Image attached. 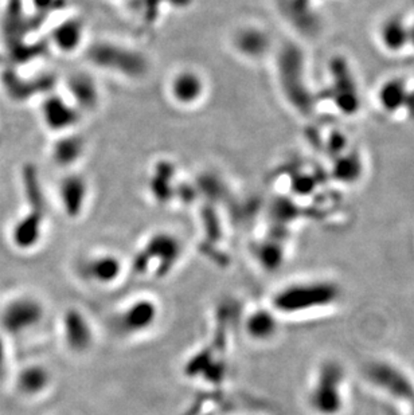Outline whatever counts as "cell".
Returning <instances> with one entry per match:
<instances>
[{
	"instance_id": "6da1fadb",
	"label": "cell",
	"mask_w": 414,
	"mask_h": 415,
	"mask_svg": "<svg viewBox=\"0 0 414 415\" xmlns=\"http://www.w3.org/2000/svg\"><path fill=\"white\" fill-rule=\"evenodd\" d=\"M341 285L329 278H300L281 285L269 298L280 317H304L335 308L341 303Z\"/></svg>"
},
{
	"instance_id": "7a4b0ae2",
	"label": "cell",
	"mask_w": 414,
	"mask_h": 415,
	"mask_svg": "<svg viewBox=\"0 0 414 415\" xmlns=\"http://www.w3.org/2000/svg\"><path fill=\"white\" fill-rule=\"evenodd\" d=\"M347 377L341 363L326 360L315 369L305 404L314 415H341L347 407Z\"/></svg>"
},
{
	"instance_id": "3957f363",
	"label": "cell",
	"mask_w": 414,
	"mask_h": 415,
	"mask_svg": "<svg viewBox=\"0 0 414 415\" xmlns=\"http://www.w3.org/2000/svg\"><path fill=\"white\" fill-rule=\"evenodd\" d=\"M161 317V307L155 297H132L115 310L112 328L122 339H139L154 331Z\"/></svg>"
},
{
	"instance_id": "277c9868",
	"label": "cell",
	"mask_w": 414,
	"mask_h": 415,
	"mask_svg": "<svg viewBox=\"0 0 414 415\" xmlns=\"http://www.w3.org/2000/svg\"><path fill=\"white\" fill-rule=\"evenodd\" d=\"M182 258V245L171 234H156L149 238L143 249L134 256L132 270L149 280H164L174 272Z\"/></svg>"
},
{
	"instance_id": "5b68a950",
	"label": "cell",
	"mask_w": 414,
	"mask_h": 415,
	"mask_svg": "<svg viewBox=\"0 0 414 415\" xmlns=\"http://www.w3.org/2000/svg\"><path fill=\"white\" fill-rule=\"evenodd\" d=\"M60 336L68 354L85 356L97 343V331L87 312L80 307H68L60 319Z\"/></svg>"
},
{
	"instance_id": "8992f818",
	"label": "cell",
	"mask_w": 414,
	"mask_h": 415,
	"mask_svg": "<svg viewBox=\"0 0 414 415\" xmlns=\"http://www.w3.org/2000/svg\"><path fill=\"white\" fill-rule=\"evenodd\" d=\"M74 270L83 283L107 289L122 281L125 263L117 254L96 251L83 256L75 263Z\"/></svg>"
},
{
	"instance_id": "52a82bcc",
	"label": "cell",
	"mask_w": 414,
	"mask_h": 415,
	"mask_svg": "<svg viewBox=\"0 0 414 415\" xmlns=\"http://www.w3.org/2000/svg\"><path fill=\"white\" fill-rule=\"evenodd\" d=\"M365 377L377 389L389 392L393 398L414 404V379L393 363L383 360L371 362L366 366Z\"/></svg>"
},
{
	"instance_id": "ba28073f",
	"label": "cell",
	"mask_w": 414,
	"mask_h": 415,
	"mask_svg": "<svg viewBox=\"0 0 414 415\" xmlns=\"http://www.w3.org/2000/svg\"><path fill=\"white\" fill-rule=\"evenodd\" d=\"M329 95L327 98L332 101L334 107H336L341 113L354 115L359 110V93L347 62L341 60H334L331 62Z\"/></svg>"
},
{
	"instance_id": "9c48e42d",
	"label": "cell",
	"mask_w": 414,
	"mask_h": 415,
	"mask_svg": "<svg viewBox=\"0 0 414 415\" xmlns=\"http://www.w3.org/2000/svg\"><path fill=\"white\" fill-rule=\"evenodd\" d=\"M46 309L36 297H19L11 301L3 313V325L10 333L28 332L43 321Z\"/></svg>"
},
{
	"instance_id": "30bf717a",
	"label": "cell",
	"mask_w": 414,
	"mask_h": 415,
	"mask_svg": "<svg viewBox=\"0 0 414 415\" xmlns=\"http://www.w3.org/2000/svg\"><path fill=\"white\" fill-rule=\"evenodd\" d=\"M281 317L270 307L249 309L243 317V330L246 337L257 343L265 345L273 342L281 330Z\"/></svg>"
},
{
	"instance_id": "8fae6325",
	"label": "cell",
	"mask_w": 414,
	"mask_h": 415,
	"mask_svg": "<svg viewBox=\"0 0 414 415\" xmlns=\"http://www.w3.org/2000/svg\"><path fill=\"white\" fill-rule=\"evenodd\" d=\"M378 39L389 53H398L409 48L408 21L401 16H390L379 26Z\"/></svg>"
},
{
	"instance_id": "7c38bea8",
	"label": "cell",
	"mask_w": 414,
	"mask_h": 415,
	"mask_svg": "<svg viewBox=\"0 0 414 415\" xmlns=\"http://www.w3.org/2000/svg\"><path fill=\"white\" fill-rule=\"evenodd\" d=\"M53 383V374L42 364H33L21 371L18 389L27 396H37L48 392Z\"/></svg>"
},
{
	"instance_id": "4fadbf2b",
	"label": "cell",
	"mask_w": 414,
	"mask_h": 415,
	"mask_svg": "<svg viewBox=\"0 0 414 415\" xmlns=\"http://www.w3.org/2000/svg\"><path fill=\"white\" fill-rule=\"evenodd\" d=\"M409 85L400 78L388 80L386 83L379 86L377 92V103L379 107L389 113L396 115L401 112L405 105V100L408 95Z\"/></svg>"
},
{
	"instance_id": "5bb4252c",
	"label": "cell",
	"mask_w": 414,
	"mask_h": 415,
	"mask_svg": "<svg viewBox=\"0 0 414 415\" xmlns=\"http://www.w3.org/2000/svg\"><path fill=\"white\" fill-rule=\"evenodd\" d=\"M203 90L201 78L191 71L178 73L171 83V93L178 101L184 104H191L196 101Z\"/></svg>"
},
{
	"instance_id": "9a60e30c",
	"label": "cell",
	"mask_w": 414,
	"mask_h": 415,
	"mask_svg": "<svg viewBox=\"0 0 414 415\" xmlns=\"http://www.w3.org/2000/svg\"><path fill=\"white\" fill-rule=\"evenodd\" d=\"M14 241L18 248H33L41 237V216L37 211L22 218L14 228Z\"/></svg>"
},
{
	"instance_id": "2e32d148",
	"label": "cell",
	"mask_w": 414,
	"mask_h": 415,
	"mask_svg": "<svg viewBox=\"0 0 414 415\" xmlns=\"http://www.w3.org/2000/svg\"><path fill=\"white\" fill-rule=\"evenodd\" d=\"M66 107L62 105L57 98H53L46 101V104L42 107L43 120L46 121L50 130H62L65 124L68 125V119L65 117Z\"/></svg>"
},
{
	"instance_id": "e0dca14e",
	"label": "cell",
	"mask_w": 414,
	"mask_h": 415,
	"mask_svg": "<svg viewBox=\"0 0 414 415\" xmlns=\"http://www.w3.org/2000/svg\"><path fill=\"white\" fill-rule=\"evenodd\" d=\"M408 28H409V48L414 50V19L408 21Z\"/></svg>"
}]
</instances>
